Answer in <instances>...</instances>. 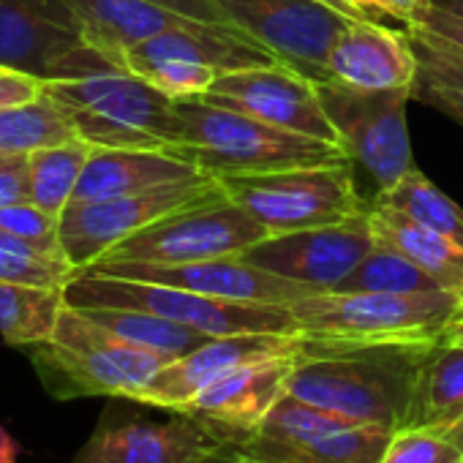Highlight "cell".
Here are the masks:
<instances>
[{
    "instance_id": "6da1fadb",
    "label": "cell",
    "mask_w": 463,
    "mask_h": 463,
    "mask_svg": "<svg viewBox=\"0 0 463 463\" xmlns=\"http://www.w3.org/2000/svg\"><path fill=\"white\" fill-rule=\"evenodd\" d=\"M436 344H325L303 338L287 392L382 430L409 428L417 371Z\"/></svg>"
},
{
    "instance_id": "7a4b0ae2",
    "label": "cell",
    "mask_w": 463,
    "mask_h": 463,
    "mask_svg": "<svg viewBox=\"0 0 463 463\" xmlns=\"http://www.w3.org/2000/svg\"><path fill=\"white\" fill-rule=\"evenodd\" d=\"M177 118L180 134L166 150L215 177L352 161L349 150L338 142L287 131L243 112L204 104L202 99L177 101Z\"/></svg>"
},
{
    "instance_id": "3957f363",
    "label": "cell",
    "mask_w": 463,
    "mask_h": 463,
    "mask_svg": "<svg viewBox=\"0 0 463 463\" xmlns=\"http://www.w3.org/2000/svg\"><path fill=\"white\" fill-rule=\"evenodd\" d=\"M300 335L325 344H441L463 317L452 292H319L289 306Z\"/></svg>"
},
{
    "instance_id": "277c9868",
    "label": "cell",
    "mask_w": 463,
    "mask_h": 463,
    "mask_svg": "<svg viewBox=\"0 0 463 463\" xmlns=\"http://www.w3.org/2000/svg\"><path fill=\"white\" fill-rule=\"evenodd\" d=\"M28 354L42 387L58 401L96 395L131 401L172 363L164 354L120 341L74 306H63L55 335L28 346Z\"/></svg>"
},
{
    "instance_id": "5b68a950",
    "label": "cell",
    "mask_w": 463,
    "mask_h": 463,
    "mask_svg": "<svg viewBox=\"0 0 463 463\" xmlns=\"http://www.w3.org/2000/svg\"><path fill=\"white\" fill-rule=\"evenodd\" d=\"M44 93L69 118L74 134L93 147L166 150L177 142V101L126 69L47 82Z\"/></svg>"
},
{
    "instance_id": "8992f818",
    "label": "cell",
    "mask_w": 463,
    "mask_h": 463,
    "mask_svg": "<svg viewBox=\"0 0 463 463\" xmlns=\"http://www.w3.org/2000/svg\"><path fill=\"white\" fill-rule=\"evenodd\" d=\"M66 306L74 308H131L145 311L183 327L199 330L210 338L249 335V333H300L289 306H260L218 300L180 287L120 279L96 270H80L63 287Z\"/></svg>"
},
{
    "instance_id": "52a82bcc",
    "label": "cell",
    "mask_w": 463,
    "mask_h": 463,
    "mask_svg": "<svg viewBox=\"0 0 463 463\" xmlns=\"http://www.w3.org/2000/svg\"><path fill=\"white\" fill-rule=\"evenodd\" d=\"M279 63L281 61L270 50L238 28L207 23L164 31L131 47L120 61L126 71L175 101L202 99L221 74Z\"/></svg>"
},
{
    "instance_id": "ba28073f",
    "label": "cell",
    "mask_w": 463,
    "mask_h": 463,
    "mask_svg": "<svg viewBox=\"0 0 463 463\" xmlns=\"http://www.w3.org/2000/svg\"><path fill=\"white\" fill-rule=\"evenodd\" d=\"M226 196L254 215L270 235L327 226L365 213L352 161L279 172L218 175Z\"/></svg>"
},
{
    "instance_id": "9c48e42d",
    "label": "cell",
    "mask_w": 463,
    "mask_h": 463,
    "mask_svg": "<svg viewBox=\"0 0 463 463\" xmlns=\"http://www.w3.org/2000/svg\"><path fill=\"white\" fill-rule=\"evenodd\" d=\"M0 66L42 82L120 69L85 42L69 0H0Z\"/></svg>"
},
{
    "instance_id": "30bf717a",
    "label": "cell",
    "mask_w": 463,
    "mask_h": 463,
    "mask_svg": "<svg viewBox=\"0 0 463 463\" xmlns=\"http://www.w3.org/2000/svg\"><path fill=\"white\" fill-rule=\"evenodd\" d=\"M270 232L229 196L175 210L137 235L118 243L99 262L188 265L221 257H241ZM93 268V265H90Z\"/></svg>"
},
{
    "instance_id": "8fae6325",
    "label": "cell",
    "mask_w": 463,
    "mask_h": 463,
    "mask_svg": "<svg viewBox=\"0 0 463 463\" xmlns=\"http://www.w3.org/2000/svg\"><path fill=\"white\" fill-rule=\"evenodd\" d=\"M221 196H226L221 180L204 172L142 194L96 199V202H71L61 213V229H58L61 249L66 260L74 265V270L80 273L96 265L118 243L137 235L139 229L156 223L158 218Z\"/></svg>"
},
{
    "instance_id": "7c38bea8",
    "label": "cell",
    "mask_w": 463,
    "mask_h": 463,
    "mask_svg": "<svg viewBox=\"0 0 463 463\" xmlns=\"http://www.w3.org/2000/svg\"><path fill=\"white\" fill-rule=\"evenodd\" d=\"M317 88L344 147L368 169L379 191L392 188L414 169L406 126L411 90H360L335 80L317 82Z\"/></svg>"
},
{
    "instance_id": "4fadbf2b",
    "label": "cell",
    "mask_w": 463,
    "mask_h": 463,
    "mask_svg": "<svg viewBox=\"0 0 463 463\" xmlns=\"http://www.w3.org/2000/svg\"><path fill=\"white\" fill-rule=\"evenodd\" d=\"M241 33L270 50L284 66L327 82V58L352 14L322 0H215Z\"/></svg>"
},
{
    "instance_id": "5bb4252c",
    "label": "cell",
    "mask_w": 463,
    "mask_h": 463,
    "mask_svg": "<svg viewBox=\"0 0 463 463\" xmlns=\"http://www.w3.org/2000/svg\"><path fill=\"white\" fill-rule=\"evenodd\" d=\"M373 249L376 235L365 207V213L341 223L270 235L241 257L281 279L333 292Z\"/></svg>"
},
{
    "instance_id": "9a60e30c",
    "label": "cell",
    "mask_w": 463,
    "mask_h": 463,
    "mask_svg": "<svg viewBox=\"0 0 463 463\" xmlns=\"http://www.w3.org/2000/svg\"><path fill=\"white\" fill-rule=\"evenodd\" d=\"M202 101L251 115L287 131L344 145L338 128L325 112L317 82L284 63L221 74Z\"/></svg>"
},
{
    "instance_id": "2e32d148",
    "label": "cell",
    "mask_w": 463,
    "mask_h": 463,
    "mask_svg": "<svg viewBox=\"0 0 463 463\" xmlns=\"http://www.w3.org/2000/svg\"><path fill=\"white\" fill-rule=\"evenodd\" d=\"M96 273H109L120 279L153 281L166 287H180L218 300L260 303V306H292L303 298L319 295V289L268 273L243 257H221L188 265H153V262H96Z\"/></svg>"
},
{
    "instance_id": "e0dca14e",
    "label": "cell",
    "mask_w": 463,
    "mask_h": 463,
    "mask_svg": "<svg viewBox=\"0 0 463 463\" xmlns=\"http://www.w3.org/2000/svg\"><path fill=\"white\" fill-rule=\"evenodd\" d=\"M303 349V335L284 333H249V335H221L210 338L194 352L166 363L145 390H139L131 403L156 406L177 411L196 392L218 382L235 368L273 360V357H298Z\"/></svg>"
},
{
    "instance_id": "ac0fdd59",
    "label": "cell",
    "mask_w": 463,
    "mask_h": 463,
    "mask_svg": "<svg viewBox=\"0 0 463 463\" xmlns=\"http://www.w3.org/2000/svg\"><path fill=\"white\" fill-rule=\"evenodd\" d=\"M298 357H273L221 376L175 414L194 420L213 441L232 447L249 439L276 401L287 392V379Z\"/></svg>"
},
{
    "instance_id": "d6986e66",
    "label": "cell",
    "mask_w": 463,
    "mask_h": 463,
    "mask_svg": "<svg viewBox=\"0 0 463 463\" xmlns=\"http://www.w3.org/2000/svg\"><path fill=\"white\" fill-rule=\"evenodd\" d=\"M215 447L221 444L183 414L164 422L134 417L101 422L74 463H202Z\"/></svg>"
},
{
    "instance_id": "ffe728a7",
    "label": "cell",
    "mask_w": 463,
    "mask_h": 463,
    "mask_svg": "<svg viewBox=\"0 0 463 463\" xmlns=\"http://www.w3.org/2000/svg\"><path fill=\"white\" fill-rule=\"evenodd\" d=\"M327 77L360 90H414L417 55L406 31L357 17L338 33L327 58Z\"/></svg>"
},
{
    "instance_id": "44dd1931",
    "label": "cell",
    "mask_w": 463,
    "mask_h": 463,
    "mask_svg": "<svg viewBox=\"0 0 463 463\" xmlns=\"http://www.w3.org/2000/svg\"><path fill=\"white\" fill-rule=\"evenodd\" d=\"M204 175L196 164L161 147H93L71 202L142 194L166 183Z\"/></svg>"
},
{
    "instance_id": "7402d4cb",
    "label": "cell",
    "mask_w": 463,
    "mask_h": 463,
    "mask_svg": "<svg viewBox=\"0 0 463 463\" xmlns=\"http://www.w3.org/2000/svg\"><path fill=\"white\" fill-rule=\"evenodd\" d=\"M69 4L80 20L85 42L118 66L131 47L164 31L196 23L147 0H69Z\"/></svg>"
},
{
    "instance_id": "603a6c76",
    "label": "cell",
    "mask_w": 463,
    "mask_h": 463,
    "mask_svg": "<svg viewBox=\"0 0 463 463\" xmlns=\"http://www.w3.org/2000/svg\"><path fill=\"white\" fill-rule=\"evenodd\" d=\"M390 436L373 425H352L300 441L243 439L226 449L254 463H379Z\"/></svg>"
},
{
    "instance_id": "cb8c5ba5",
    "label": "cell",
    "mask_w": 463,
    "mask_h": 463,
    "mask_svg": "<svg viewBox=\"0 0 463 463\" xmlns=\"http://www.w3.org/2000/svg\"><path fill=\"white\" fill-rule=\"evenodd\" d=\"M368 218L373 226V235L379 243L401 251L414 265H420L428 276H433L441 289L463 298V251L439 238L428 226L417 223L414 218L403 215L401 210L368 202Z\"/></svg>"
},
{
    "instance_id": "d4e9b609",
    "label": "cell",
    "mask_w": 463,
    "mask_h": 463,
    "mask_svg": "<svg viewBox=\"0 0 463 463\" xmlns=\"http://www.w3.org/2000/svg\"><path fill=\"white\" fill-rule=\"evenodd\" d=\"M463 409V344H436L417 371L409 428H436Z\"/></svg>"
},
{
    "instance_id": "484cf974",
    "label": "cell",
    "mask_w": 463,
    "mask_h": 463,
    "mask_svg": "<svg viewBox=\"0 0 463 463\" xmlns=\"http://www.w3.org/2000/svg\"><path fill=\"white\" fill-rule=\"evenodd\" d=\"M63 306V289L0 279V338L23 349L50 341Z\"/></svg>"
},
{
    "instance_id": "4316f807",
    "label": "cell",
    "mask_w": 463,
    "mask_h": 463,
    "mask_svg": "<svg viewBox=\"0 0 463 463\" xmlns=\"http://www.w3.org/2000/svg\"><path fill=\"white\" fill-rule=\"evenodd\" d=\"M85 317H90L96 325H101L104 330H109L112 335H118L120 341L164 354L169 360H177L188 352H194L196 346H202L204 341H210V335L183 327L177 322L145 314V311H131V308H80Z\"/></svg>"
},
{
    "instance_id": "83f0119b",
    "label": "cell",
    "mask_w": 463,
    "mask_h": 463,
    "mask_svg": "<svg viewBox=\"0 0 463 463\" xmlns=\"http://www.w3.org/2000/svg\"><path fill=\"white\" fill-rule=\"evenodd\" d=\"M93 145L85 139H69L28 156V199L52 215H61L77 191L82 169Z\"/></svg>"
},
{
    "instance_id": "f1b7e54d",
    "label": "cell",
    "mask_w": 463,
    "mask_h": 463,
    "mask_svg": "<svg viewBox=\"0 0 463 463\" xmlns=\"http://www.w3.org/2000/svg\"><path fill=\"white\" fill-rule=\"evenodd\" d=\"M69 139H77V134L47 93L33 101L0 109V156H31Z\"/></svg>"
},
{
    "instance_id": "f546056e",
    "label": "cell",
    "mask_w": 463,
    "mask_h": 463,
    "mask_svg": "<svg viewBox=\"0 0 463 463\" xmlns=\"http://www.w3.org/2000/svg\"><path fill=\"white\" fill-rule=\"evenodd\" d=\"M376 202L401 210L403 215L428 226L439 238L463 251V210L444 191H439L417 166L392 188L379 191Z\"/></svg>"
},
{
    "instance_id": "4dcf8cb0",
    "label": "cell",
    "mask_w": 463,
    "mask_h": 463,
    "mask_svg": "<svg viewBox=\"0 0 463 463\" xmlns=\"http://www.w3.org/2000/svg\"><path fill=\"white\" fill-rule=\"evenodd\" d=\"M333 292H392V295H417V292H447L441 284L414 265L401 251L376 241V249L333 289Z\"/></svg>"
},
{
    "instance_id": "1f68e13d",
    "label": "cell",
    "mask_w": 463,
    "mask_h": 463,
    "mask_svg": "<svg viewBox=\"0 0 463 463\" xmlns=\"http://www.w3.org/2000/svg\"><path fill=\"white\" fill-rule=\"evenodd\" d=\"M77 276L61 246H42L0 229V279L63 289Z\"/></svg>"
},
{
    "instance_id": "d6a6232c",
    "label": "cell",
    "mask_w": 463,
    "mask_h": 463,
    "mask_svg": "<svg viewBox=\"0 0 463 463\" xmlns=\"http://www.w3.org/2000/svg\"><path fill=\"white\" fill-rule=\"evenodd\" d=\"M411 47L417 55V80L411 99L444 112L463 126V61H455L417 42H411Z\"/></svg>"
},
{
    "instance_id": "836d02e7",
    "label": "cell",
    "mask_w": 463,
    "mask_h": 463,
    "mask_svg": "<svg viewBox=\"0 0 463 463\" xmlns=\"http://www.w3.org/2000/svg\"><path fill=\"white\" fill-rule=\"evenodd\" d=\"M352 425H360V422H354L349 417H341V414H333V411H325L319 406H311V403L284 392L249 439L300 441V439H311V436L330 433V430H338V428H352Z\"/></svg>"
},
{
    "instance_id": "e575fe53",
    "label": "cell",
    "mask_w": 463,
    "mask_h": 463,
    "mask_svg": "<svg viewBox=\"0 0 463 463\" xmlns=\"http://www.w3.org/2000/svg\"><path fill=\"white\" fill-rule=\"evenodd\" d=\"M379 463H463V452L433 428H403L390 436Z\"/></svg>"
},
{
    "instance_id": "d590c367",
    "label": "cell",
    "mask_w": 463,
    "mask_h": 463,
    "mask_svg": "<svg viewBox=\"0 0 463 463\" xmlns=\"http://www.w3.org/2000/svg\"><path fill=\"white\" fill-rule=\"evenodd\" d=\"M406 36L417 44L463 61V14H455L444 6L430 4L414 25H406Z\"/></svg>"
},
{
    "instance_id": "8d00e7d4",
    "label": "cell",
    "mask_w": 463,
    "mask_h": 463,
    "mask_svg": "<svg viewBox=\"0 0 463 463\" xmlns=\"http://www.w3.org/2000/svg\"><path fill=\"white\" fill-rule=\"evenodd\" d=\"M0 229L9 232V235H14V238L31 241V243L61 246V238H58L61 215L47 213L44 207L33 204L31 199L0 207Z\"/></svg>"
},
{
    "instance_id": "74e56055",
    "label": "cell",
    "mask_w": 463,
    "mask_h": 463,
    "mask_svg": "<svg viewBox=\"0 0 463 463\" xmlns=\"http://www.w3.org/2000/svg\"><path fill=\"white\" fill-rule=\"evenodd\" d=\"M346 4L354 6L363 17H368V12H376L403 25H414L420 14L430 6V0H346Z\"/></svg>"
},
{
    "instance_id": "f35d334b",
    "label": "cell",
    "mask_w": 463,
    "mask_h": 463,
    "mask_svg": "<svg viewBox=\"0 0 463 463\" xmlns=\"http://www.w3.org/2000/svg\"><path fill=\"white\" fill-rule=\"evenodd\" d=\"M44 85L47 82H42L31 74H23V71H12V69L0 71V109H9V107L39 99L44 93Z\"/></svg>"
},
{
    "instance_id": "ab89813d",
    "label": "cell",
    "mask_w": 463,
    "mask_h": 463,
    "mask_svg": "<svg viewBox=\"0 0 463 463\" xmlns=\"http://www.w3.org/2000/svg\"><path fill=\"white\" fill-rule=\"evenodd\" d=\"M28 199V156H6L0 161V207Z\"/></svg>"
},
{
    "instance_id": "60d3db41",
    "label": "cell",
    "mask_w": 463,
    "mask_h": 463,
    "mask_svg": "<svg viewBox=\"0 0 463 463\" xmlns=\"http://www.w3.org/2000/svg\"><path fill=\"white\" fill-rule=\"evenodd\" d=\"M147 4H156L161 9H169L175 14H183L188 20H196V23H207V25H226V28H235L223 9L215 4V0H147Z\"/></svg>"
},
{
    "instance_id": "b9f144b4",
    "label": "cell",
    "mask_w": 463,
    "mask_h": 463,
    "mask_svg": "<svg viewBox=\"0 0 463 463\" xmlns=\"http://www.w3.org/2000/svg\"><path fill=\"white\" fill-rule=\"evenodd\" d=\"M433 430H439L452 447H458L460 452H463V409L455 414V417H449L447 422H441V425H436Z\"/></svg>"
},
{
    "instance_id": "7bdbcfd3",
    "label": "cell",
    "mask_w": 463,
    "mask_h": 463,
    "mask_svg": "<svg viewBox=\"0 0 463 463\" xmlns=\"http://www.w3.org/2000/svg\"><path fill=\"white\" fill-rule=\"evenodd\" d=\"M23 455V444L0 425V463H20Z\"/></svg>"
},
{
    "instance_id": "ee69618b",
    "label": "cell",
    "mask_w": 463,
    "mask_h": 463,
    "mask_svg": "<svg viewBox=\"0 0 463 463\" xmlns=\"http://www.w3.org/2000/svg\"><path fill=\"white\" fill-rule=\"evenodd\" d=\"M202 463H254V460H246V458L235 455V452L226 449V447H215Z\"/></svg>"
},
{
    "instance_id": "f6af8a7d",
    "label": "cell",
    "mask_w": 463,
    "mask_h": 463,
    "mask_svg": "<svg viewBox=\"0 0 463 463\" xmlns=\"http://www.w3.org/2000/svg\"><path fill=\"white\" fill-rule=\"evenodd\" d=\"M322 4H327V6H333V9H338V12H344V14H352V17H363L354 6H349L346 0H322Z\"/></svg>"
},
{
    "instance_id": "bcb514c9",
    "label": "cell",
    "mask_w": 463,
    "mask_h": 463,
    "mask_svg": "<svg viewBox=\"0 0 463 463\" xmlns=\"http://www.w3.org/2000/svg\"><path fill=\"white\" fill-rule=\"evenodd\" d=\"M430 4L444 6V9H449V12H455V14H463V0H430Z\"/></svg>"
},
{
    "instance_id": "7dc6e473",
    "label": "cell",
    "mask_w": 463,
    "mask_h": 463,
    "mask_svg": "<svg viewBox=\"0 0 463 463\" xmlns=\"http://www.w3.org/2000/svg\"><path fill=\"white\" fill-rule=\"evenodd\" d=\"M444 341H449V344H463V322H458V325L449 330V335H447Z\"/></svg>"
},
{
    "instance_id": "c3c4849f",
    "label": "cell",
    "mask_w": 463,
    "mask_h": 463,
    "mask_svg": "<svg viewBox=\"0 0 463 463\" xmlns=\"http://www.w3.org/2000/svg\"><path fill=\"white\" fill-rule=\"evenodd\" d=\"M4 158H6V156H0V161H4Z\"/></svg>"
},
{
    "instance_id": "681fc988",
    "label": "cell",
    "mask_w": 463,
    "mask_h": 463,
    "mask_svg": "<svg viewBox=\"0 0 463 463\" xmlns=\"http://www.w3.org/2000/svg\"><path fill=\"white\" fill-rule=\"evenodd\" d=\"M0 71H6V69H4V66H0Z\"/></svg>"
},
{
    "instance_id": "f907efd6",
    "label": "cell",
    "mask_w": 463,
    "mask_h": 463,
    "mask_svg": "<svg viewBox=\"0 0 463 463\" xmlns=\"http://www.w3.org/2000/svg\"><path fill=\"white\" fill-rule=\"evenodd\" d=\"M458 322H463V317H460V319H458Z\"/></svg>"
}]
</instances>
